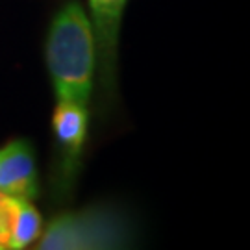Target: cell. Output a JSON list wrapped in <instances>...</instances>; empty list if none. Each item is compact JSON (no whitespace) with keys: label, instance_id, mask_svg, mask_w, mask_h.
<instances>
[{"label":"cell","instance_id":"cell-1","mask_svg":"<svg viewBox=\"0 0 250 250\" xmlns=\"http://www.w3.org/2000/svg\"><path fill=\"white\" fill-rule=\"evenodd\" d=\"M46 65L58 100L89 104L97 71V46L89 15L76 0L65 4L50 24Z\"/></svg>","mask_w":250,"mask_h":250},{"label":"cell","instance_id":"cell-2","mask_svg":"<svg viewBox=\"0 0 250 250\" xmlns=\"http://www.w3.org/2000/svg\"><path fill=\"white\" fill-rule=\"evenodd\" d=\"M125 219L111 209L91 208L56 217L37 239L39 250L115 249L126 241Z\"/></svg>","mask_w":250,"mask_h":250},{"label":"cell","instance_id":"cell-3","mask_svg":"<svg viewBox=\"0 0 250 250\" xmlns=\"http://www.w3.org/2000/svg\"><path fill=\"white\" fill-rule=\"evenodd\" d=\"M87 106L72 100H58L52 115V130L60 154V184L71 188L80 169L82 152L87 137Z\"/></svg>","mask_w":250,"mask_h":250},{"label":"cell","instance_id":"cell-4","mask_svg":"<svg viewBox=\"0 0 250 250\" xmlns=\"http://www.w3.org/2000/svg\"><path fill=\"white\" fill-rule=\"evenodd\" d=\"M126 2L128 0H89V21L97 46V60H100L102 78L106 85L113 82L117 43H119V32H121Z\"/></svg>","mask_w":250,"mask_h":250},{"label":"cell","instance_id":"cell-5","mask_svg":"<svg viewBox=\"0 0 250 250\" xmlns=\"http://www.w3.org/2000/svg\"><path fill=\"white\" fill-rule=\"evenodd\" d=\"M0 193L26 200L37 197L36 158L30 143L22 139L0 148Z\"/></svg>","mask_w":250,"mask_h":250},{"label":"cell","instance_id":"cell-6","mask_svg":"<svg viewBox=\"0 0 250 250\" xmlns=\"http://www.w3.org/2000/svg\"><path fill=\"white\" fill-rule=\"evenodd\" d=\"M43 230L41 215L26 198H13V221H11V235L8 249L21 250L36 243Z\"/></svg>","mask_w":250,"mask_h":250},{"label":"cell","instance_id":"cell-7","mask_svg":"<svg viewBox=\"0 0 250 250\" xmlns=\"http://www.w3.org/2000/svg\"><path fill=\"white\" fill-rule=\"evenodd\" d=\"M13 221V198L4 197L0 200V250L8 249Z\"/></svg>","mask_w":250,"mask_h":250},{"label":"cell","instance_id":"cell-8","mask_svg":"<svg viewBox=\"0 0 250 250\" xmlns=\"http://www.w3.org/2000/svg\"><path fill=\"white\" fill-rule=\"evenodd\" d=\"M4 197H6V195H2V193H0V200H2V198H4Z\"/></svg>","mask_w":250,"mask_h":250}]
</instances>
